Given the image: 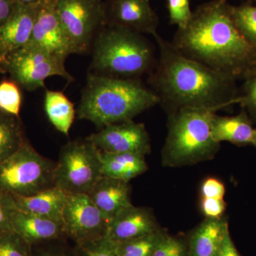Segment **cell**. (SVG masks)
<instances>
[{"label":"cell","instance_id":"obj_30","mask_svg":"<svg viewBox=\"0 0 256 256\" xmlns=\"http://www.w3.org/2000/svg\"><path fill=\"white\" fill-rule=\"evenodd\" d=\"M152 256H188V250L181 240L164 234Z\"/></svg>","mask_w":256,"mask_h":256},{"label":"cell","instance_id":"obj_18","mask_svg":"<svg viewBox=\"0 0 256 256\" xmlns=\"http://www.w3.org/2000/svg\"><path fill=\"white\" fill-rule=\"evenodd\" d=\"M12 196L16 210L58 222H62L64 207L68 198L66 192L55 186L32 196Z\"/></svg>","mask_w":256,"mask_h":256},{"label":"cell","instance_id":"obj_10","mask_svg":"<svg viewBox=\"0 0 256 256\" xmlns=\"http://www.w3.org/2000/svg\"><path fill=\"white\" fill-rule=\"evenodd\" d=\"M64 234L77 244L106 236L110 220L86 194L68 195L63 212Z\"/></svg>","mask_w":256,"mask_h":256},{"label":"cell","instance_id":"obj_23","mask_svg":"<svg viewBox=\"0 0 256 256\" xmlns=\"http://www.w3.org/2000/svg\"><path fill=\"white\" fill-rule=\"evenodd\" d=\"M20 117L0 110V164L26 141Z\"/></svg>","mask_w":256,"mask_h":256},{"label":"cell","instance_id":"obj_6","mask_svg":"<svg viewBox=\"0 0 256 256\" xmlns=\"http://www.w3.org/2000/svg\"><path fill=\"white\" fill-rule=\"evenodd\" d=\"M56 163L42 156L28 140L0 164V190L11 196H28L54 186Z\"/></svg>","mask_w":256,"mask_h":256},{"label":"cell","instance_id":"obj_36","mask_svg":"<svg viewBox=\"0 0 256 256\" xmlns=\"http://www.w3.org/2000/svg\"><path fill=\"white\" fill-rule=\"evenodd\" d=\"M14 0H0V26L4 24L14 9Z\"/></svg>","mask_w":256,"mask_h":256},{"label":"cell","instance_id":"obj_4","mask_svg":"<svg viewBox=\"0 0 256 256\" xmlns=\"http://www.w3.org/2000/svg\"><path fill=\"white\" fill-rule=\"evenodd\" d=\"M92 73L111 78L140 79L156 66V50L144 35L106 25L92 48Z\"/></svg>","mask_w":256,"mask_h":256},{"label":"cell","instance_id":"obj_24","mask_svg":"<svg viewBox=\"0 0 256 256\" xmlns=\"http://www.w3.org/2000/svg\"><path fill=\"white\" fill-rule=\"evenodd\" d=\"M164 234L156 229L152 233L138 238L112 242L118 256H152Z\"/></svg>","mask_w":256,"mask_h":256},{"label":"cell","instance_id":"obj_37","mask_svg":"<svg viewBox=\"0 0 256 256\" xmlns=\"http://www.w3.org/2000/svg\"><path fill=\"white\" fill-rule=\"evenodd\" d=\"M16 2L30 6H48V5H55L56 0H14Z\"/></svg>","mask_w":256,"mask_h":256},{"label":"cell","instance_id":"obj_8","mask_svg":"<svg viewBox=\"0 0 256 256\" xmlns=\"http://www.w3.org/2000/svg\"><path fill=\"white\" fill-rule=\"evenodd\" d=\"M65 60L35 47L26 46L15 50L0 62V72L30 92L45 87L50 76H60L68 82L74 77L66 69Z\"/></svg>","mask_w":256,"mask_h":256},{"label":"cell","instance_id":"obj_20","mask_svg":"<svg viewBox=\"0 0 256 256\" xmlns=\"http://www.w3.org/2000/svg\"><path fill=\"white\" fill-rule=\"evenodd\" d=\"M228 232V222L222 217L206 218L192 234L190 256H216Z\"/></svg>","mask_w":256,"mask_h":256},{"label":"cell","instance_id":"obj_25","mask_svg":"<svg viewBox=\"0 0 256 256\" xmlns=\"http://www.w3.org/2000/svg\"><path fill=\"white\" fill-rule=\"evenodd\" d=\"M230 16L236 26L246 38L256 46V6L246 3L230 8Z\"/></svg>","mask_w":256,"mask_h":256},{"label":"cell","instance_id":"obj_3","mask_svg":"<svg viewBox=\"0 0 256 256\" xmlns=\"http://www.w3.org/2000/svg\"><path fill=\"white\" fill-rule=\"evenodd\" d=\"M158 95L140 79L111 78L89 73L76 116L104 128L132 120L156 104Z\"/></svg>","mask_w":256,"mask_h":256},{"label":"cell","instance_id":"obj_12","mask_svg":"<svg viewBox=\"0 0 256 256\" xmlns=\"http://www.w3.org/2000/svg\"><path fill=\"white\" fill-rule=\"evenodd\" d=\"M106 25L140 34H158L159 18L150 0H104Z\"/></svg>","mask_w":256,"mask_h":256},{"label":"cell","instance_id":"obj_26","mask_svg":"<svg viewBox=\"0 0 256 256\" xmlns=\"http://www.w3.org/2000/svg\"><path fill=\"white\" fill-rule=\"evenodd\" d=\"M22 104L20 86L14 80L0 82V110L12 116L20 117Z\"/></svg>","mask_w":256,"mask_h":256},{"label":"cell","instance_id":"obj_13","mask_svg":"<svg viewBox=\"0 0 256 256\" xmlns=\"http://www.w3.org/2000/svg\"><path fill=\"white\" fill-rule=\"evenodd\" d=\"M26 46L40 48L65 60L73 54L72 45L56 13L54 5L37 8L31 38Z\"/></svg>","mask_w":256,"mask_h":256},{"label":"cell","instance_id":"obj_39","mask_svg":"<svg viewBox=\"0 0 256 256\" xmlns=\"http://www.w3.org/2000/svg\"><path fill=\"white\" fill-rule=\"evenodd\" d=\"M252 144L256 146V129L255 131V134H254V140H252Z\"/></svg>","mask_w":256,"mask_h":256},{"label":"cell","instance_id":"obj_19","mask_svg":"<svg viewBox=\"0 0 256 256\" xmlns=\"http://www.w3.org/2000/svg\"><path fill=\"white\" fill-rule=\"evenodd\" d=\"M256 129L245 110L237 116H220L214 114L212 133L217 142H229L237 146L252 144Z\"/></svg>","mask_w":256,"mask_h":256},{"label":"cell","instance_id":"obj_33","mask_svg":"<svg viewBox=\"0 0 256 256\" xmlns=\"http://www.w3.org/2000/svg\"><path fill=\"white\" fill-rule=\"evenodd\" d=\"M226 204L224 200L202 198L201 210L204 215L208 218H222L226 210Z\"/></svg>","mask_w":256,"mask_h":256},{"label":"cell","instance_id":"obj_9","mask_svg":"<svg viewBox=\"0 0 256 256\" xmlns=\"http://www.w3.org/2000/svg\"><path fill=\"white\" fill-rule=\"evenodd\" d=\"M54 10L74 54L92 50L96 36L106 26L104 0H56Z\"/></svg>","mask_w":256,"mask_h":256},{"label":"cell","instance_id":"obj_7","mask_svg":"<svg viewBox=\"0 0 256 256\" xmlns=\"http://www.w3.org/2000/svg\"><path fill=\"white\" fill-rule=\"evenodd\" d=\"M102 176L100 150L88 138L62 146L55 166V186L68 195L88 194Z\"/></svg>","mask_w":256,"mask_h":256},{"label":"cell","instance_id":"obj_29","mask_svg":"<svg viewBox=\"0 0 256 256\" xmlns=\"http://www.w3.org/2000/svg\"><path fill=\"white\" fill-rule=\"evenodd\" d=\"M84 256H118L114 242L106 237L79 244Z\"/></svg>","mask_w":256,"mask_h":256},{"label":"cell","instance_id":"obj_34","mask_svg":"<svg viewBox=\"0 0 256 256\" xmlns=\"http://www.w3.org/2000/svg\"><path fill=\"white\" fill-rule=\"evenodd\" d=\"M202 198H218L224 200L225 195V186L222 182L215 178H208L202 184Z\"/></svg>","mask_w":256,"mask_h":256},{"label":"cell","instance_id":"obj_38","mask_svg":"<svg viewBox=\"0 0 256 256\" xmlns=\"http://www.w3.org/2000/svg\"><path fill=\"white\" fill-rule=\"evenodd\" d=\"M34 256H68L66 252H64L62 249L54 248H43L38 250Z\"/></svg>","mask_w":256,"mask_h":256},{"label":"cell","instance_id":"obj_35","mask_svg":"<svg viewBox=\"0 0 256 256\" xmlns=\"http://www.w3.org/2000/svg\"><path fill=\"white\" fill-rule=\"evenodd\" d=\"M216 256H240L238 250H236L233 242H232L229 230L224 237L223 242H222Z\"/></svg>","mask_w":256,"mask_h":256},{"label":"cell","instance_id":"obj_15","mask_svg":"<svg viewBox=\"0 0 256 256\" xmlns=\"http://www.w3.org/2000/svg\"><path fill=\"white\" fill-rule=\"evenodd\" d=\"M156 229L151 210L132 204L120 210L112 218L106 237L114 242H124L152 233Z\"/></svg>","mask_w":256,"mask_h":256},{"label":"cell","instance_id":"obj_17","mask_svg":"<svg viewBox=\"0 0 256 256\" xmlns=\"http://www.w3.org/2000/svg\"><path fill=\"white\" fill-rule=\"evenodd\" d=\"M129 182L102 176L88 194L96 206L110 220L126 207L132 205Z\"/></svg>","mask_w":256,"mask_h":256},{"label":"cell","instance_id":"obj_32","mask_svg":"<svg viewBox=\"0 0 256 256\" xmlns=\"http://www.w3.org/2000/svg\"><path fill=\"white\" fill-rule=\"evenodd\" d=\"M15 210L13 197L0 190V232L12 230V216Z\"/></svg>","mask_w":256,"mask_h":256},{"label":"cell","instance_id":"obj_21","mask_svg":"<svg viewBox=\"0 0 256 256\" xmlns=\"http://www.w3.org/2000/svg\"><path fill=\"white\" fill-rule=\"evenodd\" d=\"M144 156L136 153H110L100 151L102 176L129 182L148 170Z\"/></svg>","mask_w":256,"mask_h":256},{"label":"cell","instance_id":"obj_1","mask_svg":"<svg viewBox=\"0 0 256 256\" xmlns=\"http://www.w3.org/2000/svg\"><path fill=\"white\" fill-rule=\"evenodd\" d=\"M228 0L200 5L171 42L178 52L235 80L256 74V46L236 26Z\"/></svg>","mask_w":256,"mask_h":256},{"label":"cell","instance_id":"obj_27","mask_svg":"<svg viewBox=\"0 0 256 256\" xmlns=\"http://www.w3.org/2000/svg\"><path fill=\"white\" fill-rule=\"evenodd\" d=\"M32 246L13 230L0 232V256H34Z\"/></svg>","mask_w":256,"mask_h":256},{"label":"cell","instance_id":"obj_16","mask_svg":"<svg viewBox=\"0 0 256 256\" xmlns=\"http://www.w3.org/2000/svg\"><path fill=\"white\" fill-rule=\"evenodd\" d=\"M11 226L12 230L32 246L55 240L65 234L63 222L18 210L13 212Z\"/></svg>","mask_w":256,"mask_h":256},{"label":"cell","instance_id":"obj_5","mask_svg":"<svg viewBox=\"0 0 256 256\" xmlns=\"http://www.w3.org/2000/svg\"><path fill=\"white\" fill-rule=\"evenodd\" d=\"M214 111L184 108L172 111L163 151L164 164L178 166L212 159L220 143L212 136Z\"/></svg>","mask_w":256,"mask_h":256},{"label":"cell","instance_id":"obj_28","mask_svg":"<svg viewBox=\"0 0 256 256\" xmlns=\"http://www.w3.org/2000/svg\"><path fill=\"white\" fill-rule=\"evenodd\" d=\"M166 2L170 24L176 25L178 28L186 26L193 14L190 0H166Z\"/></svg>","mask_w":256,"mask_h":256},{"label":"cell","instance_id":"obj_14","mask_svg":"<svg viewBox=\"0 0 256 256\" xmlns=\"http://www.w3.org/2000/svg\"><path fill=\"white\" fill-rule=\"evenodd\" d=\"M37 8L16 2L14 9L0 26V62L28 44L36 16Z\"/></svg>","mask_w":256,"mask_h":256},{"label":"cell","instance_id":"obj_22","mask_svg":"<svg viewBox=\"0 0 256 256\" xmlns=\"http://www.w3.org/2000/svg\"><path fill=\"white\" fill-rule=\"evenodd\" d=\"M44 106L47 118L52 126L58 132L68 136L76 114L73 102L63 92L46 90Z\"/></svg>","mask_w":256,"mask_h":256},{"label":"cell","instance_id":"obj_31","mask_svg":"<svg viewBox=\"0 0 256 256\" xmlns=\"http://www.w3.org/2000/svg\"><path fill=\"white\" fill-rule=\"evenodd\" d=\"M256 122V74L246 80L238 102Z\"/></svg>","mask_w":256,"mask_h":256},{"label":"cell","instance_id":"obj_11","mask_svg":"<svg viewBox=\"0 0 256 256\" xmlns=\"http://www.w3.org/2000/svg\"><path fill=\"white\" fill-rule=\"evenodd\" d=\"M87 138L104 152L146 156L150 152V140L146 126L133 120L106 126Z\"/></svg>","mask_w":256,"mask_h":256},{"label":"cell","instance_id":"obj_2","mask_svg":"<svg viewBox=\"0 0 256 256\" xmlns=\"http://www.w3.org/2000/svg\"><path fill=\"white\" fill-rule=\"evenodd\" d=\"M159 57L148 82L171 111L190 108L216 111L238 104L236 80L178 52L158 34Z\"/></svg>","mask_w":256,"mask_h":256}]
</instances>
